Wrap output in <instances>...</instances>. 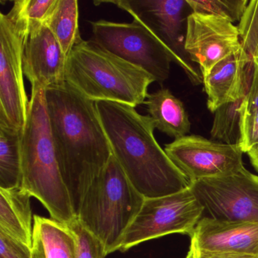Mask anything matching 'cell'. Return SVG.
<instances>
[{"label": "cell", "mask_w": 258, "mask_h": 258, "mask_svg": "<svg viewBox=\"0 0 258 258\" xmlns=\"http://www.w3.org/2000/svg\"><path fill=\"white\" fill-rule=\"evenodd\" d=\"M253 71H252L251 81L247 92V108L258 110V58H253Z\"/></svg>", "instance_id": "cell-28"}, {"label": "cell", "mask_w": 258, "mask_h": 258, "mask_svg": "<svg viewBox=\"0 0 258 258\" xmlns=\"http://www.w3.org/2000/svg\"><path fill=\"white\" fill-rule=\"evenodd\" d=\"M258 144V110L247 108L244 98L241 114V142L239 147L247 154Z\"/></svg>", "instance_id": "cell-25"}, {"label": "cell", "mask_w": 258, "mask_h": 258, "mask_svg": "<svg viewBox=\"0 0 258 258\" xmlns=\"http://www.w3.org/2000/svg\"><path fill=\"white\" fill-rule=\"evenodd\" d=\"M167 155L191 182L232 174L244 168L238 146L197 135H187L165 145Z\"/></svg>", "instance_id": "cell-11"}, {"label": "cell", "mask_w": 258, "mask_h": 258, "mask_svg": "<svg viewBox=\"0 0 258 258\" xmlns=\"http://www.w3.org/2000/svg\"><path fill=\"white\" fill-rule=\"evenodd\" d=\"M44 24L67 56L83 40L80 33L79 8L77 0H56Z\"/></svg>", "instance_id": "cell-20"}, {"label": "cell", "mask_w": 258, "mask_h": 258, "mask_svg": "<svg viewBox=\"0 0 258 258\" xmlns=\"http://www.w3.org/2000/svg\"><path fill=\"white\" fill-rule=\"evenodd\" d=\"M31 197L22 187L0 188V232L31 248L34 229Z\"/></svg>", "instance_id": "cell-16"}, {"label": "cell", "mask_w": 258, "mask_h": 258, "mask_svg": "<svg viewBox=\"0 0 258 258\" xmlns=\"http://www.w3.org/2000/svg\"><path fill=\"white\" fill-rule=\"evenodd\" d=\"M0 258H32L31 248L0 232Z\"/></svg>", "instance_id": "cell-27"}, {"label": "cell", "mask_w": 258, "mask_h": 258, "mask_svg": "<svg viewBox=\"0 0 258 258\" xmlns=\"http://www.w3.org/2000/svg\"><path fill=\"white\" fill-rule=\"evenodd\" d=\"M22 131L0 119V188L22 185Z\"/></svg>", "instance_id": "cell-19"}, {"label": "cell", "mask_w": 258, "mask_h": 258, "mask_svg": "<svg viewBox=\"0 0 258 258\" xmlns=\"http://www.w3.org/2000/svg\"><path fill=\"white\" fill-rule=\"evenodd\" d=\"M66 81L93 102H117L136 108L145 103L148 89L155 80L92 40H83L68 56Z\"/></svg>", "instance_id": "cell-4"}, {"label": "cell", "mask_w": 258, "mask_h": 258, "mask_svg": "<svg viewBox=\"0 0 258 258\" xmlns=\"http://www.w3.org/2000/svg\"><path fill=\"white\" fill-rule=\"evenodd\" d=\"M29 25L20 0L15 1L7 14L0 13V119L21 131L29 105L23 68Z\"/></svg>", "instance_id": "cell-6"}, {"label": "cell", "mask_w": 258, "mask_h": 258, "mask_svg": "<svg viewBox=\"0 0 258 258\" xmlns=\"http://www.w3.org/2000/svg\"><path fill=\"white\" fill-rule=\"evenodd\" d=\"M190 188L211 218L258 222V176L245 167L232 174L191 182Z\"/></svg>", "instance_id": "cell-10"}, {"label": "cell", "mask_w": 258, "mask_h": 258, "mask_svg": "<svg viewBox=\"0 0 258 258\" xmlns=\"http://www.w3.org/2000/svg\"><path fill=\"white\" fill-rule=\"evenodd\" d=\"M51 137L77 217L87 190L112 157L96 102L67 82L45 90Z\"/></svg>", "instance_id": "cell-1"}, {"label": "cell", "mask_w": 258, "mask_h": 258, "mask_svg": "<svg viewBox=\"0 0 258 258\" xmlns=\"http://www.w3.org/2000/svg\"><path fill=\"white\" fill-rule=\"evenodd\" d=\"M204 211L190 185L174 194L145 199L119 250L126 251L145 241L170 234L191 237Z\"/></svg>", "instance_id": "cell-8"}, {"label": "cell", "mask_w": 258, "mask_h": 258, "mask_svg": "<svg viewBox=\"0 0 258 258\" xmlns=\"http://www.w3.org/2000/svg\"><path fill=\"white\" fill-rule=\"evenodd\" d=\"M196 258H256L241 255L228 254V253H209V252L197 251Z\"/></svg>", "instance_id": "cell-29"}, {"label": "cell", "mask_w": 258, "mask_h": 258, "mask_svg": "<svg viewBox=\"0 0 258 258\" xmlns=\"http://www.w3.org/2000/svg\"><path fill=\"white\" fill-rule=\"evenodd\" d=\"M67 58L44 23L30 22L24 49L23 68L32 90H46L66 82Z\"/></svg>", "instance_id": "cell-13"}, {"label": "cell", "mask_w": 258, "mask_h": 258, "mask_svg": "<svg viewBox=\"0 0 258 258\" xmlns=\"http://www.w3.org/2000/svg\"><path fill=\"white\" fill-rule=\"evenodd\" d=\"M252 71L251 58L242 48L219 62L203 79L208 110L214 113L221 105L245 97Z\"/></svg>", "instance_id": "cell-15"}, {"label": "cell", "mask_w": 258, "mask_h": 258, "mask_svg": "<svg viewBox=\"0 0 258 258\" xmlns=\"http://www.w3.org/2000/svg\"><path fill=\"white\" fill-rule=\"evenodd\" d=\"M190 247L197 251L258 258V222L202 217L191 235Z\"/></svg>", "instance_id": "cell-14"}, {"label": "cell", "mask_w": 258, "mask_h": 258, "mask_svg": "<svg viewBox=\"0 0 258 258\" xmlns=\"http://www.w3.org/2000/svg\"><path fill=\"white\" fill-rule=\"evenodd\" d=\"M252 166L258 171V144L252 148L247 153Z\"/></svg>", "instance_id": "cell-30"}, {"label": "cell", "mask_w": 258, "mask_h": 258, "mask_svg": "<svg viewBox=\"0 0 258 258\" xmlns=\"http://www.w3.org/2000/svg\"><path fill=\"white\" fill-rule=\"evenodd\" d=\"M244 98L224 104L216 110L211 130V140L224 144L240 146Z\"/></svg>", "instance_id": "cell-21"}, {"label": "cell", "mask_w": 258, "mask_h": 258, "mask_svg": "<svg viewBox=\"0 0 258 258\" xmlns=\"http://www.w3.org/2000/svg\"><path fill=\"white\" fill-rule=\"evenodd\" d=\"M237 28L242 49L251 59L258 58V0L248 3Z\"/></svg>", "instance_id": "cell-23"}, {"label": "cell", "mask_w": 258, "mask_h": 258, "mask_svg": "<svg viewBox=\"0 0 258 258\" xmlns=\"http://www.w3.org/2000/svg\"><path fill=\"white\" fill-rule=\"evenodd\" d=\"M22 188L43 204L51 219L72 223L77 217L55 156L43 89L31 90L22 134Z\"/></svg>", "instance_id": "cell-3"}, {"label": "cell", "mask_w": 258, "mask_h": 258, "mask_svg": "<svg viewBox=\"0 0 258 258\" xmlns=\"http://www.w3.org/2000/svg\"><path fill=\"white\" fill-rule=\"evenodd\" d=\"M92 41L124 61L143 69L163 84L168 79L170 54L146 27L134 19L131 23L99 20L90 22Z\"/></svg>", "instance_id": "cell-9"}, {"label": "cell", "mask_w": 258, "mask_h": 258, "mask_svg": "<svg viewBox=\"0 0 258 258\" xmlns=\"http://www.w3.org/2000/svg\"><path fill=\"white\" fill-rule=\"evenodd\" d=\"M185 258H196V252L194 248L190 247L189 250H188Z\"/></svg>", "instance_id": "cell-31"}, {"label": "cell", "mask_w": 258, "mask_h": 258, "mask_svg": "<svg viewBox=\"0 0 258 258\" xmlns=\"http://www.w3.org/2000/svg\"><path fill=\"white\" fill-rule=\"evenodd\" d=\"M67 226L75 236V258H105L108 255L103 243L86 229L78 218Z\"/></svg>", "instance_id": "cell-24"}, {"label": "cell", "mask_w": 258, "mask_h": 258, "mask_svg": "<svg viewBox=\"0 0 258 258\" xmlns=\"http://www.w3.org/2000/svg\"><path fill=\"white\" fill-rule=\"evenodd\" d=\"M95 4H114L127 12L159 40L193 85L203 83L185 49L187 19L192 13L187 0H115Z\"/></svg>", "instance_id": "cell-7"}, {"label": "cell", "mask_w": 258, "mask_h": 258, "mask_svg": "<svg viewBox=\"0 0 258 258\" xmlns=\"http://www.w3.org/2000/svg\"><path fill=\"white\" fill-rule=\"evenodd\" d=\"M144 104L155 127L163 134L177 140L190 132L191 123L183 103L168 89L148 95Z\"/></svg>", "instance_id": "cell-18"}, {"label": "cell", "mask_w": 258, "mask_h": 258, "mask_svg": "<svg viewBox=\"0 0 258 258\" xmlns=\"http://www.w3.org/2000/svg\"><path fill=\"white\" fill-rule=\"evenodd\" d=\"M233 23L219 16L191 13L187 19L185 49L206 78L220 61L241 49Z\"/></svg>", "instance_id": "cell-12"}, {"label": "cell", "mask_w": 258, "mask_h": 258, "mask_svg": "<svg viewBox=\"0 0 258 258\" xmlns=\"http://www.w3.org/2000/svg\"><path fill=\"white\" fill-rule=\"evenodd\" d=\"M56 0H20L24 14L30 22L44 23Z\"/></svg>", "instance_id": "cell-26"}, {"label": "cell", "mask_w": 258, "mask_h": 258, "mask_svg": "<svg viewBox=\"0 0 258 258\" xmlns=\"http://www.w3.org/2000/svg\"><path fill=\"white\" fill-rule=\"evenodd\" d=\"M191 12L223 18L234 23L239 22L247 8V0H187Z\"/></svg>", "instance_id": "cell-22"}, {"label": "cell", "mask_w": 258, "mask_h": 258, "mask_svg": "<svg viewBox=\"0 0 258 258\" xmlns=\"http://www.w3.org/2000/svg\"><path fill=\"white\" fill-rule=\"evenodd\" d=\"M76 242L67 225L34 216L32 258H75Z\"/></svg>", "instance_id": "cell-17"}, {"label": "cell", "mask_w": 258, "mask_h": 258, "mask_svg": "<svg viewBox=\"0 0 258 258\" xmlns=\"http://www.w3.org/2000/svg\"><path fill=\"white\" fill-rule=\"evenodd\" d=\"M96 105L113 156L145 199L169 196L189 187V181L157 142L156 127L149 116L117 102L99 101Z\"/></svg>", "instance_id": "cell-2"}, {"label": "cell", "mask_w": 258, "mask_h": 258, "mask_svg": "<svg viewBox=\"0 0 258 258\" xmlns=\"http://www.w3.org/2000/svg\"><path fill=\"white\" fill-rule=\"evenodd\" d=\"M145 199L112 155L87 190L77 218L103 243L109 254L120 249Z\"/></svg>", "instance_id": "cell-5"}]
</instances>
